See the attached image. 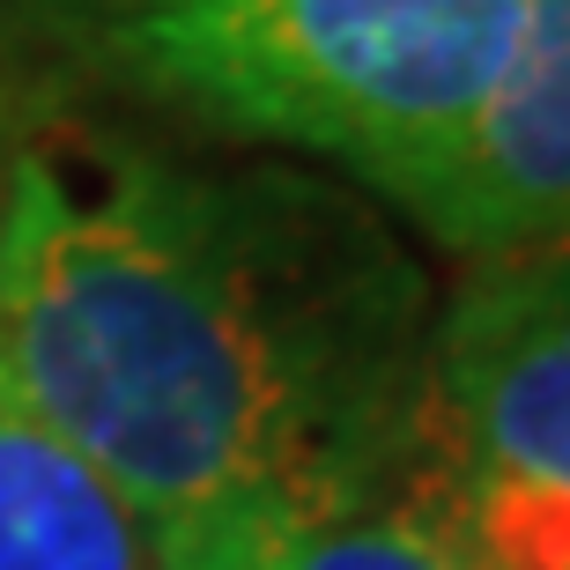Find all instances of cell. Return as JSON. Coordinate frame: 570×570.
Instances as JSON below:
<instances>
[{
	"label": "cell",
	"instance_id": "obj_1",
	"mask_svg": "<svg viewBox=\"0 0 570 570\" xmlns=\"http://www.w3.org/2000/svg\"><path fill=\"white\" fill-rule=\"evenodd\" d=\"M430 296L385 215L312 170L22 148L0 186V379L141 541L393 474L423 438Z\"/></svg>",
	"mask_w": 570,
	"mask_h": 570
},
{
	"label": "cell",
	"instance_id": "obj_2",
	"mask_svg": "<svg viewBox=\"0 0 570 570\" xmlns=\"http://www.w3.org/2000/svg\"><path fill=\"white\" fill-rule=\"evenodd\" d=\"M22 22L97 89L393 200L489 105L519 0H22Z\"/></svg>",
	"mask_w": 570,
	"mask_h": 570
},
{
	"label": "cell",
	"instance_id": "obj_3",
	"mask_svg": "<svg viewBox=\"0 0 570 570\" xmlns=\"http://www.w3.org/2000/svg\"><path fill=\"white\" fill-rule=\"evenodd\" d=\"M423 423L452 466L570 511V245L474 259L430 334Z\"/></svg>",
	"mask_w": 570,
	"mask_h": 570
},
{
	"label": "cell",
	"instance_id": "obj_4",
	"mask_svg": "<svg viewBox=\"0 0 570 570\" xmlns=\"http://www.w3.org/2000/svg\"><path fill=\"white\" fill-rule=\"evenodd\" d=\"M393 208L460 259L570 245V0H519L489 105Z\"/></svg>",
	"mask_w": 570,
	"mask_h": 570
},
{
	"label": "cell",
	"instance_id": "obj_5",
	"mask_svg": "<svg viewBox=\"0 0 570 570\" xmlns=\"http://www.w3.org/2000/svg\"><path fill=\"white\" fill-rule=\"evenodd\" d=\"M148 570H474L444 504L430 423L393 474L326 497H253L148 533Z\"/></svg>",
	"mask_w": 570,
	"mask_h": 570
},
{
	"label": "cell",
	"instance_id": "obj_6",
	"mask_svg": "<svg viewBox=\"0 0 570 570\" xmlns=\"http://www.w3.org/2000/svg\"><path fill=\"white\" fill-rule=\"evenodd\" d=\"M0 570H148L141 519L0 379Z\"/></svg>",
	"mask_w": 570,
	"mask_h": 570
}]
</instances>
